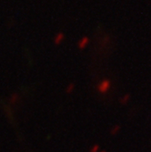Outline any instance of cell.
Instances as JSON below:
<instances>
[{
	"mask_svg": "<svg viewBox=\"0 0 151 152\" xmlns=\"http://www.w3.org/2000/svg\"><path fill=\"white\" fill-rule=\"evenodd\" d=\"M109 87H110V81L109 80H104L102 83H101V85L99 86V89L101 92H106Z\"/></svg>",
	"mask_w": 151,
	"mask_h": 152,
	"instance_id": "obj_1",
	"label": "cell"
},
{
	"mask_svg": "<svg viewBox=\"0 0 151 152\" xmlns=\"http://www.w3.org/2000/svg\"><path fill=\"white\" fill-rule=\"evenodd\" d=\"M128 99H129V94H127L126 96H123V99H121V103L122 104H126Z\"/></svg>",
	"mask_w": 151,
	"mask_h": 152,
	"instance_id": "obj_2",
	"label": "cell"
},
{
	"mask_svg": "<svg viewBox=\"0 0 151 152\" xmlns=\"http://www.w3.org/2000/svg\"><path fill=\"white\" fill-rule=\"evenodd\" d=\"M117 130H119V127H118V126L115 127V128H114V130H112L111 133H112V134H116V132H117Z\"/></svg>",
	"mask_w": 151,
	"mask_h": 152,
	"instance_id": "obj_3",
	"label": "cell"
}]
</instances>
